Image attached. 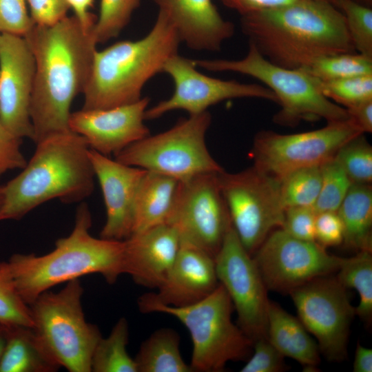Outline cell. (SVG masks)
Returning <instances> with one entry per match:
<instances>
[{"mask_svg":"<svg viewBox=\"0 0 372 372\" xmlns=\"http://www.w3.org/2000/svg\"><path fill=\"white\" fill-rule=\"evenodd\" d=\"M22 139L12 134L0 119V179L6 172L22 169L26 165L21 150Z\"/></svg>","mask_w":372,"mask_h":372,"instance_id":"41","label":"cell"},{"mask_svg":"<svg viewBox=\"0 0 372 372\" xmlns=\"http://www.w3.org/2000/svg\"><path fill=\"white\" fill-rule=\"evenodd\" d=\"M349 118L364 134L372 132V99L346 109Z\"/></svg>","mask_w":372,"mask_h":372,"instance_id":"45","label":"cell"},{"mask_svg":"<svg viewBox=\"0 0 372 372\" xmlns=\"http://www.w3.org/2000/svg\"><path fill=\"white\" fill-rule=\"evenodd\" d=\"M242 33L271 63L309 67L331 54L356 52L341 10L320 0H297L240 17Z\"/></svg>","mask_w":372,"mask_h":372,"instance_id":"2","label":"cell"},{"mask_svg":"<svg viewBox=\"0 0 372 372\" xmlns=\"http://www.w3.org/2000/svg\"><path fill=\"white\" fill-rule=\"evenodd\" d=\"M36 145L25 167L3 185L0 220H19L54 198L64 203L81 202L94 190L95 175L85 138L70 131Z\"/></svg>","mask_w":372,"mask_h":372,"instance_id":"3","label":"cell"},{"mask_svg":"<svg viewBox=\"0 0 372 372\" xmlns=\"http://www.w3.org/2000/svg\"><path fill=\"white\" fill-rule=\"evenodd\" d=\"M23 37L35 61L30 116L37 143L71 131V105L87 85L97 43L93 29H85L74 16L52 25H34Z\"/></svg>","mask_w":372,"mask_h":372,"instance_id":"1","label":"cell"},{"mask_svg":"<svg viewBox=\"0 0 372 372\" xmlns=\"http://www.w3.org/2000/svg\"><path fill=\"white\" fill-rule=\"evenodd\" d=\"M354 372L372 371V350L357 343L353 364Z\"/></svg>","mask_w":372,"mask_h":372,"instance_id":"47","label":"cell"},{"mask_svg":"<svg viewBox=\"0 0 372 372\" xmlns=\"http://www.w3.org/2000/svg\"><path fill=\"white\" fill-rule=\"evenodd\" d=\"M163 72L172 78L174 92L169 99L147 107L145 120H154L176 110H185L189 115L198 114L213 105L231 99L256 98L278 103L273 92L265 85L205 75L196 70L193 59L178 53L167 60Z\"/></svg>","mask_w":372,"mask_h":372,"instance_id":"16","label":"cell"},{"mask_svg":"<svg viewBox=\"0 0 372 372\" xmlns=\"http://www.w3.org/2000/svg\"><path fill=\"white\" fill-rule=\"evenodd\" d=\"M59 369L32 327H7L0 372H54Z\"/></svg>","mask_w":372,"mask_h":372,"instance_id":"25","label":"cell"},{"mask_svg":"<svg viewBox=\"0 0 372 372\" xmlns=\"http://www.w3.org/2000/svg\"><path fill=\"white\" fill-rule=\"evenodd\" d=\"M252 258L267 290L288 294L316 278L335 274L342 259L316 241L296 238L282 228L271 232Z\"/></svg>","mask_w":372,"mask_h":372,"instance_id":"14","label":"cell"},{"mask_svg":"<svg viewBox=\"0 0 372 372\" xmlns=\"http://www.w3.org/2000/svg\"><path fill=\"white\" fill-rule=\"evenodd\" d=\"M34 73V57L25 38L0 32V119L21 138H33L30 104Z\"/></svg>","mask_w":372,"mask_h":372,"instance_id":"17","label":"cell"},{"mask_svg":"<svg viewBox=\"0 0 372 372\" xmlns=\"http://www.w3.org/2000/svg\"><path fill=\"white\" fill-rule=\"evenodd\" d=\"M70 9L74 13V17L87 30H92L96 17L90 12L89 9L93 5L94 0H66Z\"/></svg>","mask_w":372,"mask_h":372,"instance_id":"46","label":"cell"},{"mask_svg":"<svg viewBox=\"0 0 372 372\" xmlns=\"http://www.w3.org/2000/svg\"><path fill=\"white\" fill-rule=\"evenodd\" d=\"M83 293L79 279H74L58 292L42 293L29 305L41 344L70 372H92V354L102 337L98 327L85 318Z\"/></svg>","mask_w":372,"mask_h":372,"instance_id":"8","label":"cell"},{"mask_svg":"<svg viewBox=\"0 0 372 372\" xmlns=\"http://www.w3.org/2000/svg\"><path fill=\"white\" fill-rule=\"evenodd\" d=\"M334 158L343 168L352 183H371L372 147L364 136V134L351 138L344 144Z\"/></svg>","mask_w":372,"mask_h":372,"instance_id":"32","label":"cell"},{"mask_svg":"<svg viewBox=\"0 0 372 372\" xmlns=\"http://www.w3.org/2000/svg\"><path fill=\"white\" fill-rule=\"evenodd\" d=\"M280 192L285 209L313 207L321 185L320 167H309L293 171L279 178Z\"/></svg>","mask_w":372,"mask_h":372,"instance_id":"30","label":"cell"},{"mask_svg":"<svg viewBox=\"0 0 372 372\" xmlns=\"http://www.w3.org/2000/svg\"><path fill=\"white\" fill-rule=\"evenodd\" d=\"M180 43L171 21L158 11L143 38L96 50L83 92L82 110L107 109L139 101L145 85L163 72L167 60L178 53Z\"/></svg>","mask_w":372,"mask_h":372,"instance_id":"5","label":"cell"},{"mask_svg":"<svg viewBox=\"0 0 372 372\" xmlns=\"http://www.w3.org/2000/svg\"><path fill=\"white\" fill-rule=\"evenodd\" d=\"M30 14L37 25H52L67 17L66 0H27Z\"/></svg>","mask_w":372,"mask_h":372,"instance_id":"43","label":"cell"},{"mask_svg":"<svg viewBox=\"0 0 372 372\" xmlns=\"http://www.w3.org/2000/svg\"><path fill=\"white\" fill-rule=\"evenodd\" d=\"M208 111L179 120L170 129L150 134L114 156L123 164L173 177L179 181L223 168L207 149L205 135L211 125Z\"/></svg>","mask_w":372,"mask_h":372,"instance_id":"9","label":"cell"},{"mask_svg":"<svg viewBox=\"0 0 372 372\" xmlns=\"http://www.w3.org/2000/svg\"><path fill=\"white\" fill-rule=\"evenodd\" d=\"M138 305L144 313H163L177 318L188 329L193 349V371L220 372L230 361L246 360L251 355L253 341L231 319L234 306L219 282L215 290L200 301L185 307H172L143 295Z\"/></svg>","mask_w":372,"mask_h":372,"instance_id":"6","label":"cell"},{"mask_svg":"<svg viewBox=\"0 0 372 372\" xmlns=\"http://www.w3.org/2000/svg\"><path fill=\"white\" fill-rule=\"evenodd\" d=\"M34 25L27 0H0V32L24 36Z\"/></svg>","mask_w":372,"mask_h":372,"instance_id":"39","label":"cell"},{"mask_svg":"<svg viewBox=\"0 0 372 372\" xmlns=\"http://www.w3.org/2000/svg\"><path fill=\"white\" fill-rule=\"evenodd\" d=\"M176 29L181 43L197 51H220L233 37L232 22L225 20L212 0H152Z\"/></svg>","mask_w":372,"mask_h":372,"instance_id":"22","label":"cell"},{"mask_svg":"<svg viewBox=\"0 0 372 372\" xmlns=\"http://www.w3.org/2000/svg\"><path fill=\"white\" fill-rule=\"evenodd\" d=\"M218 285L214 258L195 246L180 242L176 259L158 292L145 295L165 305L185 307L204 299Z\"/></svg>","mask_w":372,"mask_h":372,"instance_id":"21","label":"cell"},{"mask_svg":"<svg viewBox=\"0 0 372 372\" xmlns=\"http://www.w3.org/2000/svg\"><path fill=\"white\" fill-rule=\"evenodd\" d=\"M289 295L299 320L317 340L320 354L331 362L346 360L355 307L335 274L316 278Z\"/></svg>","mask_w":372,"mask_h":372,"instance_id":"12","label":"cell"},{"mask_svg":"<svg viewBox=\"0 0 372 372\" xmlns=\"http://www.w3.org/2000/svg\"><path fill=\"white\" fill-rule=\"evenodd\" d=\"M338 8L355 51L372 58V8L354 0H341Z\"/></svg>","mask_w":372,"mask_h":372,"instance_id":"36","label":"cell"},{"mask_svg":"<svg viewBox=\"0 0 372 372\" xmlns=\"http://www.w3.org/2000/svg\"><path fill=\"white\" fill-rule=\"evenodd\" d=\"M129 328L127 320L121 318L107 338L101 337L92 357V372H137L136 364L127 351Z\"/></svg>","mask_w":372,"mask_h":372,"instance_id":"29","label":"cell"},{"mask_svg":"<svg viewBox=\"0 0 372 372\" xmlns=\"http://www.w3.org/2000/svg\"><path fill=\"white\" fill-rule=\"evenodd\" d=\"M7 335V327L0 323V358L3 351Z\"/></svg>","mask_w":372,"mask_h":372,"instance_id":"48","label":"cell"},{"mask_svg":"<svg viewBox=\"0 0 372 372\" xmlns=\"http://www.w3.org/2000/svg\"><path fill=\"white\" fill-rule=\"evenodd\" d=\"M362 134L350 118L296 134L262 130L255 136L249 156L256 168L280 178L301 168L320 167L333 158L347 141Z\"/></svg>","mask_w":372,"mask_h":372,"instance_id":"11","label":"cell"},{"mask_svg":"<svg viewBox=\"0 0 372 372\" xmlns=\"http://www.w3.org/2000/svg\"><path fill=\"white\" fill-rule=\"evenodd\" d=\"M88 155L106 209L100 238L125 240L133 232L136 194L146 170L112 160L91 148Z\"/></svg>","mask_w":372,"mask_h":372,"instance_id":"19","label":"cell"},{"mask_svg":"<svg viewBox=\"0 0 372 372\" xmlns=\"http://www.w3.org/2000/svg\"><path fill=\"white\" fill-rule=\"evenodd\" d=\"M320 168L321 185L313 208L317 214L337 211L353 183L335 158Z\"/></svg>","mask_w":372,"mask_h":372,"instance_id":"33","label":"cell"},{"mask_svg":"<svg viewBox=\"0 0 372 372\" xmlns=\"http://www.w3.org/2000/svg\"><path fill=\"white\" fill-rule=\"evenodd\" d=\"M92 216L87 205L77 208L73 229L58 239L44 255L14 254L8 266L16 289L28 304L42 293L63 282L91 273L114 283L123 274L124 240L96 238L90 234Z\"/></svg>","mask_w":372,"mask_h":372,"instance_id":"4","label":"cell"},{"mask_svg":"<svg viewBox=\"0 0 372 372\" xmlns=\"http://www.w3.org/2000/svg\"><path fill=\"white\" fill-rule=\"evenodd\" d=\"M356 2L364 5L368 7L372 8V0H354Z\"/></svg>","mask_w":372,"mask_h":372,"instance_id":"49","label":"cell"},{"mask_svg":"<svg viewBox=\"0 0 372 372\" xmlns=\"http://www.w3.org/2000/svg\"><path fill=\"white\" fill-rule=\"evenodd\" d=\"M149 101L145 96L135 103L112 108L71 112L70 129L85 138L90 148L107 156H115L150 134L144 123Z\"/></svg>","mask_w":372,"mask_h":372,"instance_id":"18","label":"cell"},{"mask_svg":"<svg viewBox=\"0 0 372 372\" xmlns=\"http://www.w3.org/2000/svg\"><path fill=\"white\" fill-rule=\"evenodd\" d=\"M226 7L240 16L281 7L297 0H220Z\"/></svg>","mask_w":372,"mask_h":372,"instance_id":"44","label":"cell"},{"mask_svg":"<svg viewBox=\"0 0 372 372\" xmlns=\"http://www.w3.org/2000/svg\"><path fill=\"white\" fill-rule=\"evenodd\" d=\"M217 176L232 227L252 256L271 232L282 227L279 178L254 166L236 173L223 170Z\"/></svg>","mask_w":372,"mask_h":372,"instance_id":"10","label":"cell"},{"mask_svg":"<svg viewBox=\"0 0 372 372\" xmlns=\"http://www.w3.org/2000/svg\"><path fill=\"white\" fill-rule=\"evenodd\" d=\"M305 69L320 81H332L372 74V58L355 52L327 55Z\"/></svg>","mask_w":372,"mask_h":372,"instance_id":"31","label":"cell"},{"mask_svg":"<svg viewBox=\"0 0 372 372\" xmlns=\"http://www.w3.org/2000/svg\"><path fill=\"white\" fill-rule=\"evenodd\" d=\"M141 0H100L99 14L93 28L97 44L116 37L130 22Z\"/></svg>","mask_w":372,"mask_h":372,"instance_id":"34","label":"cell"},{"mask_svg":"<svg viewBox=\"0 0 372 372\" xmlns=\"http://www.w3.org/2000/svg\"><path fill=\"white\" fill-rule=\"evenodd\" d=\"M267 338L285 357L314 371L320 363V351L298 318L269 300Z\"/></svg>","mask_w":372,"mask_h":372,"instance_id":"23","label":"cell"},{"mask_svg":"<svg viewBox=\"0 0 372 372\" xmlns=\"http://www.w3.org/2000/svg\"><path fill=\"white\" fill-rule=\"evenodd\" d=\"M343 239V225L337 211L318 213L315 223V241L326 248L342 244Z\"/></svg>","mask_w":372,"mask_h":372,"instance_id":"42","label":"cell"},{"mask_svg":"<svg viewBox=\"0 0 372 372\" xmlns=\"http://www.w3.org/2000/svg\"><path fill=\"white\" fill-rule=\"evenodd\" d=\"M320 1L329 3L338 8V6L341 0H320Z\"/></svg>","mask_w":372,"mask_h":372,"instance_id":"50","label":"cell"},{"mask_svg":"<svg viewBox=\"0 0 372 372\" xmlns=\"http://www.w3.org/2000/svg\"><path fill=\"white\" fill-rule=\"evenodd\" d=\"M193 62L207 71L236 72L260 81L278 99L280 109L273 121L278 125L293 127L302 121L324 119L329 123L349 118L345 108L322 94L320 80L305 68L289 69L276 65L251 43L241 59H193Z\"/></svg>","mask_w":372,"mask_h":372,"instance_id":"7","label":"cell"},{"mask_svg":"<svg viewBox=\"0 0 372 372\" xmlns=\"http://www.w3.org/2000/svg\"><path fill=\"white\" fill-rule=\"evenodd\" d=\"M0 323L6 327H33L30 306L18 293L7 262H0Z\"/></svg>","mask_w":372,"mask_h":372,"instance_id":"35","label":"cell"},{"mask_svg":"<svg viewBox=\"0 0 372 372\" xmlns=\"http://www.w3.org/2000/svg\"><path fill=\"white\" fill-rule=\"evenodd\" d=\"M337 213L343 225L344 247L372 252L371 185L353 183Z\"/></svg>","mask_w":372,"mask_h":372,"instance_id":"26","label":"cell"},{"mask_svg":"<svg viewBox=\"0 0 372 372\" xmlns=\"http://www.w3.org/2000/svg\"><path fill=\"white\" fill-rule=\"evenodd\" d=\"M179 183L173 177L146 170L136 194L132 234L167 224Z\"/></svg>","mask_w":372,"mask_h":372,"instance_id":"24","label":"cell"},{"mask_svg":"<svg viewBox=\"0 0 372 372\" xmlns=\"http://www.w3.org/2000/svg\"><path fill=\"white\" fill-rule=\"evenodd\" d=\"M317 213L313 207H293L285 209L282 229L291 236L307 241L315 240Z\"/></svg>","mask_w":372,"mask_h":372,"instance_id":"40","label":"cell"},{"mask_svg":"<svg viewBox=\"0 0 372 372\" xmlns=\"http://www.w3.org/2000/svg\"><path fill=\"white\" fill-rule=\"evenodd\" d=\"M3 199V185H0V209L1 207Z\"/></svg>","mask_w":372,"mask_h":372,"instance_id":"51","label":"cell"},{"mask_svg":"<svg viewBox=\"0 0 372 372\" xmlns=\"http://www.w3.org/2000/svg\"><path fill=\"white\" fill-rule=\"evenodd\" d=\"M214 259L218 281L237 313L238 326L253 342L267 338L268 290L232 225Z\"/></svg>","mask_w":372,"mask_h":372,"instance_id":"15","label":"cell"},{"mask_svg":"<svg viewBox=\"0 0 372 372\" xmlns=\"http://www.w3.org/2000/svg\"><path fill=\"white\" fill-rule=\"evenodd\" d=\"M123 272L143 287L158 289L178 252L180 240L169 224L135 233L124 240Z\"/></svg>","mask_w":372,"mask_h":372,"instance_id":"20","label":"cell"},{"mask_svg":"<svg viewBox=\"0 0 372 372\" xmlns=\"http://www.w3.org/2000/svg\"><path fill=\"white\" fill-rule=\"evenodd\" d=\"M320 81L322 94L345 109L372 99V74Z\"/></svg>","mask_w":372,"mask_h":372,"instance_id":"37","label":"cell"},{"mask_svg":"<svg viewBox=\"0 0 372 372\" xmlns=\"http://www.w3.org/2000/svg\"><path fill=\"white\" fill-rule=\"evenodd\" d=\"M180 341L172 329L154 331L142 342L134 358L137 372H192L181 355Z\"/></svg>","mask_w":372,"mask_h":372,"instance_id":"27","label":"cell"},{"mask_svg":"<svg viewBox=\"0 0 372 372\" xmlns=\"http://www.w3.org/2000/svg\"><path fill=\"white\" fill-rule=\"evenodd\" d=\"M372 252L358 251L349 258H342L335 276L347 289H353L360 296L355 313L368 326L372 320Z\"/></svg>","mask_w":372,"mask_h":372,"instance_id":"28","label":"cell"},{"mask_svg":"<svg viewBox=\"0 0 372 372\" xmlns=\"http://www.w3.org/2000/svg\"><path fill=\"white\" fill-rule=\"evenodd\" d=\"M254 353L241 368V372H281L287 369L282 355L267 340L262 338L254 342Z\"/></svg>","mask_w":372,"mask_h":372,"instance_id":"38","label":"cell"},{"mask_svg":"<svg viewBox=\"0 0 372 372\" xmlns=\"http://www.w3.org/2000/svg\"><path fill=\"white\" fill-rule=\"evenodd\" d=\"M218 173H205L180 181L167 224L180 242L195 246L215 258L231 226L218 182Z\"/></svg>","mask_w":372,"mask_h":372,"instance_id":"13","label":"cell"}]
</instances>
